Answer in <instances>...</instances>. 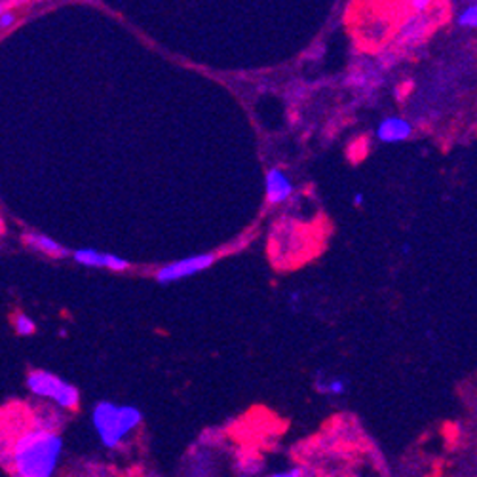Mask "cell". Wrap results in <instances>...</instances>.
I'll list each match as a JSON object with an SVG mask.
<instances>
[{
    "mask_svg": "<svg viewBox=\"0 0 477 477\" xmlns=\"http://www.w3.org/2000/svg\"><path fill=\"white\" fill-rule=\"evenodd\" d=\"M59 409L35 411L30 417L0 424V466L12 477H59L65 439L61 436Z\"/></svg>",
    "mask_w": 477,
    "mask_h": 477,
    "instance_id": "obj_1",
    "label": "cell"
},
{
    "mask_svg": "<svg viewBox=\"0 0 477 477\" xmlns=\"http://www.w3.org/2000/svg\"><path fill=\"white\" fill-rule=\"evenodd\" d=\"M91 430L107 451H120L143 426V411L132 403L101 400L91 407Z\"/></svg>",
    "mask_w": 477,
    "mask_h": 477,
    "instance_id": "obj_2",
    "label": "cell"
},
{
    "mask_svg": "<svg viewBox=\"0 0 477 477\" xmlns=\"http://www.w3.org/2000/svg\"><path fill=\"white\" fill-rule=\"evenodd\" d=\"M27 390L42 402L54 403L59 411H74L81 405V390L52 371L35 369L27 375Z\"/></svg>",
    "mask_w": 477,
    "mask_h": 477,
    "instance_id": "obj_3",
    "label": "cell"
},
{
    "mask_svg": "<svg viewBox=\"0 0 477 477\" xmlns=\"http://www.w3.org/2000/svg\"><path fill=\"white\" fill-rule=\"evenodd\" d=\"M213 263H215V253H198V256H190V257L173 261L162 268H158L156 280L162 285L181 282L185 278H193L196 274H202L204 270H208Z\"/></svg>",
    "mask_w": 477,
    "mask_h": 477,
    "instance_id": "obj_4",
    "label": "cell"
},
{
    "mask_svg": "<svg viewBox=\"0 0 477 477\" xmlns=\"http://www.w3.org/2000/svg\"><path fill=\"white\" fill-rule=\"evenodd\" d=\"M73 259L88 268H107L113 270V273H124V270L130 268V261L124 259L117 253H107L100 249H91V247H82L73 251Z\"/></svg>",
    "mask_w": 477,
    "mask_h": 477,
    "instance_id": "obj_5",
    "label": "cell"
},
{
    "mask_svg": "<svg viewBox=\"0 0 477 477\" xmlns=\"http://www.w3.org/2000/svg\"><path fill=\"white\" fill-rule=\"evenodd\" d=\"M434 22L428 13H409L397 29V40L403 48H415L430 33Z\"/></svg>",
    "mask_w": 477,
    "mask_h": 477,
    "instance_id": "obj_6",
    "label": "cell"
},
{
    "mask_svg": "<svg viewBox=\"0 0 477 477\" xmlns=\"http://www.w3.org/2000/svg\"><path fill=\"white\" fill-rule=\"evenodd\" d=\"M293 181L282 168H270L265 175V195L270 205L288 202L293 195Z\"/></svg>",
    "mask_w": 477,
    "mask_h": 477,
    "instance_id": "obj_7",
    "label": "cell"
},
{
    "mask_svg": "<svg viewBox=\"0 0 477 477\" xmlns=\"http://www.w3.org/2000/svg\"><path fill=\"white\" fill-rule=\"evenodd\" d=\"M412 124L409 118L405 117H386L377 124L375 128V137L385 143V145H395V143H403L412 135Z\"/></svg>",
    "mask_w": 477,
    "mask_h": 477,
    "instance_id": "obj_8",
    "label": "cell"
},
{
    "mask_svg": "<svg viewBox=\"0 0 477 477\" xmlns=\"http://www.w3.org/2000/svg\"><path fill=\"white\" fill-rule=\"evenodd\" d=\"M25 244L35 249L39 253H42V256H48V257H56V259H61V257H67V249L63 247L57 240H54L52 236H46L42 232H27L23 236Z\"/></svg>",
    "mask_w": 477,
    "mask_h": 477,
    "instance_id": "obj_9",
    "label": "cell"
},
{
    "mask_svg": "<svg viewBox=\"0 0 477 477\" xmlns=\"http://www.w3.org/2000/svg\"><path fill=\"white\" fill-rule=\"evenodd\" d=\"M316 390L329 397H343L350 392V378L344 375H322L316 378Z\"/></svg>",
    "mask_w": 477,
    "mask_h": 477,
    "instance_id": "obj_10",
    "label": "cell"
},
{
    "mask_svg": "<svg viewBox=\"0 0 477 477\" xmlns=\"http://www.w3.org/2000/svg\"><path fill=\"white\" fill-rule=\"evenodd\" d=\"M456 25L463 29H470V30L477 29V3H472L458 12Z\"/></svg>",
    "mask_w": 477,
    "mask_h": 477,
    "instance_id": "obj_11",
    "label": "cell"
},
{
    "mask_svg": "<svg viewBox=\"0 0 477 477\" xmlns=\"http://www.w3.org/2000/svg\"><path fill=\"white\" fill-rule=\"evenodd\" d=\"M13 327H15V333L22 337H29L33 335V333L37 331V324L30 320V317L27 314H18L13 320Z\"/></svg>",
    "mask_w": 477,
    "mask_h": 477,
    "instance_id": "obj_12",
    "label": "cell"
},
{
    "mask_svg": "<svg viewBox=\"0 0 477 477\" xmlns=\"http://www.w3.org/2000/svg\"><path fill=\"white\" fill-rule=\"evenodd\" d=\"M265 477H314L312 472L305 466H291V468H285V470H278L268 473Z\"/></svg>",
    "mask_w": 477,
    "mask_h": 477,
    "instance_id": "obj_13",
    "label": "cell"
},
{
    "mask_svg": "<svg viewBox=\"0 0 477 477\" xmlns=\"http://www.w3.org/2000/svg\"><path fill=\"white\" fill-rule=\"evenodd\" d=\"M405 6L409 8V13H428L434 8V3L430 0H409Z\"/></svg>",
    "mask_w": 477,
    "mask_h": 477,
    "instance_id": "obj_14",
    "label": "cell"
},
{
    "mask_svg": "<svg viewBox=\"0 0 477 477\" xmlns=\"http://www.w3.org/2000/svg\"><path fill=\"white\" fill-rule=\"evenodd\" d=\"M15 22H18V15H15L13 10H4L3 15H0V29L6 30V29H12L15 25Z\"/></svg>",
    "mask_w": 477,
    "mask_h": 477,
    "instance_id": "obj_15",
    "label": "cell"
},
{
    "mask_svg": "<svg viewBox=\"0 0 477 477\" xmlns=\"http://www.w3.org/2000/svg\"><path fill=\"white\" fill-rule=\"evenodd\" d=\"M363 204H365L363 195H361V193H356V196H354V205H356V208H361Z\"/></svg>",
    "mask_w": 477,
    "mask_h": 477,
    "instance_id": "obj_16",
    "label": "cell"
},
{
    "mask_svg": "<svg viewBox=\"0 0 477 477\" xmlns=\"http://www.w3.org/2000/svg\"><path fill=\"white\" fill-rule=\"evenodd\" d=\"M402 251L405 253V256H409V253H411V246H409V244H403V246H402Z\"/></svg>",
    "mask_w": 477,
    "mask_h": 477,
    "instance_id": "obj_17",
    "label": "cell"
},
{
    "mask_svg": "<svg viewBox=\"0 0 477 477\" xmlns=\"http://www.w3.org/2000/svg\"><path fill=\"white\" fill-rule=\"evenodd\" d=\"M6 8H4V4L3 3H0V15H3V12H4Z\"/></svg>",
    "mask_w": 477,
    "mask_h": 477,
    "instance_id": "obj_18",
    "label": "cell"
}]
</instances>
